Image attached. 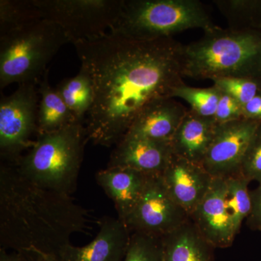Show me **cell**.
<instances>
[{"mask_svg": "<svg viewBox=\"0 0 261 261\" xmlns=\"http://www.w3.org/2000/svg\"><path fill=\"white\" fill-rule=\"evenodd\" d=\"M73 46L93 84L85 126L94 145H116L146 106L173 98L185 84L182 44L172 37L140 41L109 32Z\"/></svg>", "mask_w": 261, "mask_h": 261, "instance_id": "6da1fadb", "label": "cell"}, {"mask_svg": "<svg viewBox=\"0 0 261 261\" xmlns=\"http://www.w3.org/2000/svg\"><path fill=\"white\" fill-rule=\"evenodd\" d=\"M87 221L71 196L39 186L13 163L1 162L0 249L58 257Z\"/></svg>", "mask_w": 261, "mask_h": 261, "instance_id": "7a4b0ae2", "label": "cell"}, {"mask_svg": "<svg viewBox=\"0 0 261 261\" xmlns=\"http://www.w3.org/2000/svg\"><path fill=\"white\" fill-rule=\"evenodd\" d=\"M182 74L194 80L244 78L261 83V31L217 27L182 44Z\"/></svg>", "mask_w": 261, "mask_h": 261, "instance_id": "3957f363", "label": "cell"}, {"mask_svg": "<svg viewBox=\"0 0 261 261\" xmlns=\"http://www.w3.org/2000/svg\"><path fill=\"white\" fill-rule=\"evenodd\" d=\"M87 141L86 126L75 121L56 132L37 135L27 153L13 164L29 181L71 196L76 189Z\"/></svg>", "mask_w": 261, "mask_h": 261, "instance_id": "277c9868", "label": "cell"}, {"mask_svg": "<svg viewBox=\"0 0 261 261\" xmlns=\"http://www.w3.org/2000/svg\"><path fill=\"white\" fill-rule=\"evenodd\" d=\"M217 27L198 0H122L121 11L110 32L151 41L189 29L205 32Z\"/></svg>", "mask_w": 261, "mask_h": 261, "instance_id": "5b68a950", "label": "cell"}, {"mask_svg": "<svg viewBox=\"0 0 261 261\" xmlns=\"http://www.w3.org/2000/svg\"><path fill=\"white\" fill-rule=\"evenodd\" d=\"M70 43L58 24L41 18L0 35V89L39 84L59 49Z\"/></svg>", "mask_w": 261, "mask_h": 261, "instance_id": "8992f818", "label": "cell"}, {"mask_svg": "<svg viewBox=\"0 0 261 261\" xmlns=\"http://www.w3.org/2000/svg\"><path fill=\"white\" fill-rule=\"evenodd\" d=\"M42 18L63 29L72 44L105 35L116 23L122 0H34Z\"/></svg>", "mask_w": 261, "mask_h": 261, "instance_id": "52a82bcc", "label": "cell"}, {"mask_svg": "<svg viewBox=\"0 0 261 261\" xmlns=\"http://www.w3.org/2000/svg\"><path fill=\"white\" fill-rule=\"evenodd\" d=\"M38 84H19L9 96L0 100V156L1 162L15 163L24 151L34 145L37 136L39 94Z\"/></svg>", "mask_w": 261, "mask_h": 261, "instance_id": "ba28073f", "label": "cell"}, {"mask_svg": "<svg viewBox=\"0 0 261 261\" xmlns=\"http://www.w3.org/2000/svg\"><path fill=\"white\" fill-rule=\"evenodd\" d=\"M190 219L168 193L161 174L151 175L140 201L124 224L132 233L161 238Z\"/></svg>", "mask_w": 261, "mask_h": 261, "instance_id": "9c48e42d", "label": "cell"}, {"mask_svg": "<svg viewBox=\"0 0 261 261\" xmlns=\"http://www.w3.org/2000/svg\"><path fill=\"white\" fill-rule=\"evenodd\" d=\"M260 123L241 118L217 124L202 167L214 178L240 175L245 152Z\"/></svg>", "mask_w": 261, "mask_h": 261, "instance_id": "30bf717a", "label": "cell"}, {"mask_svg": "<svg viewBox=\"0 0 261 261\" xmlns=\"http://www.w3.org/2000/svg\"><path fill=\"white\" fill-rule=\"evenodd\" d=\"M226 178H214L208 191L190 216L199 232L214 248L231 246L236 237L226 207Z\"/></svg>", "mask_w": 261, "mask_h": 261, "instance_id": "8fae6325", "label": "cell"}, {"mask_svg": "<svg viewBox=\"0 0 261 261\" xmlns=\"http://www.w3.org/2000/svg\"><path fill=\"white\" fill-rule=\"evenodd\" d=\"M161 177L173 200L189 216L205 197L214 179L202 165L174 154Z\"/></svg>", "mask_w": 261, "mask_h": 261, "instance_id": "7c38bea8", "label": "cell"}, {"mask_svg": "<svg viewBox=\"0 0 261 261\" xmlns=\"http://www.w3.org/2000/svg\"><path fill=\"white\" fill-rule=\"evenodd\" d=\"M96 238L88 245L75 247L71 244L60 252L61 261H122L130 235L126 225L117 218H102Z\"/></svg>", "mask_w": 261, "mask_h": 261, "instance_id": "4fadbf2b", "label": "cell"}, {"mask_svg": "<svg viewBox=\"0 0 261 261\" xmlns=\"http://www.w3.org/2000/svg\"><path fill=\"white\" fill-rule=\"evenodd\" d=\"M173 156L171 143L123 137L111 153L107 167L133 168L148 175H160Z\"/></svg>", "mask_w": 261, "mask_h": 261, "instance_id": "5bb4252c", "label": "cell"}, {"mask_svg": "<svg viewBox=\"0 0 261 261\" xmlns=\"http://www.w3.org/2000/svg\"><path fill=\"white\" fill-rule=\"evenodd\" d=\"M187 111L174 98L156 99L146 106L123 137L171 142Z\"/></svg>", "mask_w": 261, "mask_h": 261, "instance_id": "9a60e30c", "label": "cell"}, {"mask_svg": "<svg viewBox=\"0 0 261 261\" xmlns=\"http://www.w3.org/2000/svg\"><path fill=\"white\" fill-rule=\"evenodd\" d=\"M150 176L133 168L107 167L98 171L95 179L112 200L118 219L125 223L140 201Z\"/></svg>", "mask_w": 261, "mask_h": 261, "instance_id": "2e32d148", "label": "cell"}, {"mask_svg": "<svg viewBox=\"0 0 261 261\" xmlns=\"http://www.w3.org/2000/svg\"><path fill=\"white\" fill-rule=\"evenodd\" d=\"M217 123L188 109L177 130L171 139L173 153L190 162L202 165L210 147Z\"/></svg>", "mask_w": 261, "mask_h": 261, "instance_id": "e0dca14e", "label": "cell"}, {"mask_svg": "<svg viewBox=\"0 0 261 261\" xmlns=\"http://www.w3.org/2000/svg\"><path fill=\"white\" fill-rule=\"evenodd\" d=\"M162 239V261H214V247L189 220Z\"/></svg>", "mask_w": 261, "mask_h": 261, "instance_id": "ac0fdd59", "label": "cell"}, {"mask_svg": "<svg viewBox=\"0 0 261 261\" xmlns=\"http://www.w3.org/2000/svg\"><path fill=\"white\" fill-rule=\"evenodd\" d=\"M48 72L38 84L37 135L56 132L77 121L57 89L49 84Z\"/></svg>", "mask_w": 261, "mask_h": 261, "instance_id": "d6986e66", "label": "cell"}, {"mask_svg": "<svg viewBox=\"0 0 261 261\" xmlns=\"http://www.w3.org/2000/svg\"><path fill=\"white\" fill-rule=\"evenodd\" d=\"M57 91L77 121L84 123L94 102V87L88 72L81 66L75 76L62 81Z\"/></svg>", "mask_w": 261, "mask_h": 261, "instance_id": "ffe728a7", "label": "cell"}, {"mask_svg": "<svg viewBox=\"0 0 261 261\" xmlns=\"http://www.w3.org/2000/svg\"><path fill=\"white\" fill-rule=\"evenodd\" d=\"M228 29L261 31V0H214Z\"/></svg>", "mask_w": 261, "mask_h": 261, "instance_id": "44dd1931", "label": "cell"}, {"mask_svg": "<svg viewBox=\"0 0 261 261\" xmlns=\"http://www.w3.org/2000/svg\"><path fill=\"white\" fill-rule=\"evenodd\" d=\"M226 178V207L235 235L240 231L244 220L248 218L251 211V199L248 190V180L242 175Z\"/></svg>", "mask_w": 261, "mask_h": 261, "instance_id": "7402d4cb", "label": "cell"}, {"mask_svg": "<svg viewBox=\"0 0 261 261\" xmlns=\"http://www.w3.org/2000/svg\"><path fill=\"white\" fill-rule=\"evenodd\" d=\"M42 18L34 0L0 1V35Z\"/></svg>", "mask_w": 261, "mask_h": 261, "instance_id": "603a6c76", "label": "cell"}, {"mask_svg": "<svg viewBox=\"0 0 261 261\" xmlns=\"http://www.w3.org/2000/svg\"><path fill=\"white\" fill-rule=\"evenodd\" d=\"M220 95L221 91L214 85L208 88H197L185 83L174 89L172 97L186 101L191 107L190 109L200 116L214 118Z\"/></svg>", "mask_w": 261, "mask_h": 261, "instance_id": "cb8c5ba5", "label": "cell"}, {"mask_svg": "<svg viewBox=\"0 0 261 261\" xmlns=\"http://www.w3.org/2000/svg\"><path fill=\"white\" fill-rule=\"evenodd\" d=\"M162 239L140 233H132L122 261H162Z\"/></svg>", "mask_w": 261, "mask_h": 261, "instance_id": "d4e9b609", "label": "cell"}, {"mask_svg": "<svg viewBox=\"0 0 261 261\" xmlns=\"http://www.w3.org/2000/svg\"><path fill=\"white\" fill-rule=\"evenodd\" d=\"M212 82L215 87L234 98L242 106L261 92L260 82L248 79L221 78Z\"/></svg>", "mask_w": 261, "mask_h": 261, "instance_id": "484cf974", "label": "cell"}, {"mask_svg": "<svg viewBox=\"0 0 261 261\" xmlns=\"http://www.w3.org/2000/svg\"><path fill=\"white\" fill-rule=\"evenodd\" d=\"M240 175L249 181L261 183V123L247 147Z\"/></svg>", "mask_w": 261, "mask_h": 261, "instance_id": "4316f807", "label": "cell"}, {"mask_svg": "<svg viewBox=\"0 0 261 261\" xmlns=\"http://www.w3.org/2000/svg\"><path fill=\"white\" fill-rule=\"evenodd\" d=\"M214 118L217 124H223L241 119L243 118V106L234 98L221 91V95Z\"/></svg>", "mask_w": 261, "mask_h": 261, "instance_id": "83f0119b", "label": "cell"}, {"mask_svg": "<svg viewBox=\"0 0 261 261\" xmlns=\"http://www.w3.org/2000/svg\"><path fill=\"white\" fill-rule=\"evenodd\" d=\"M251 199V211L249 215L248 224L252 227L261 230V183L250 192Z\"/></svg>", "mask_w": 261, "mask_h": 261, "instance_id": "f1b7e54d", "label": "cell"}, {"mask_svg": "<svg viewBox=\"0 0 261 261\" xmlns=\"http://www.w3.org/2000/svg\"><path fill=\"white\" fill-rule=\"evenodd\" d=\"M243 117L246 119L261 122V92L243 106Z\"/></svg>", "mask_w": 261, "mask_h": 261, "instance_id": "f546056e", "label": "cell"}, {"mask_svg": "<svg viewBox=\"0 0 261 261\" xmlns=\"http://www.w3.org/2000/svg\"><path fill=\"white\" fill-rule=\"evenodd\" d=\"M0 261H33L27 252L8 251L0 249Z\"/></svg>", "mask_w": 261, "mask_h": 261, "instance_id": "4dcf8cb0", "label": "cell"}, {"mask_svg": "<svg viewBox=\"0 0 261 261\" xmlns=\"http://www.w3.org/2000/svg\"><path fill=\"white\" fill-rule=\"evenodd\" d=\"M33 261H61L59 257L55 255H44V254L38 253V252H27Z\"/></svg>", "mask_w": 261, "mask_h": 261, "instance_id": "1f68e13d", "label": "cell"}]
</instances>
